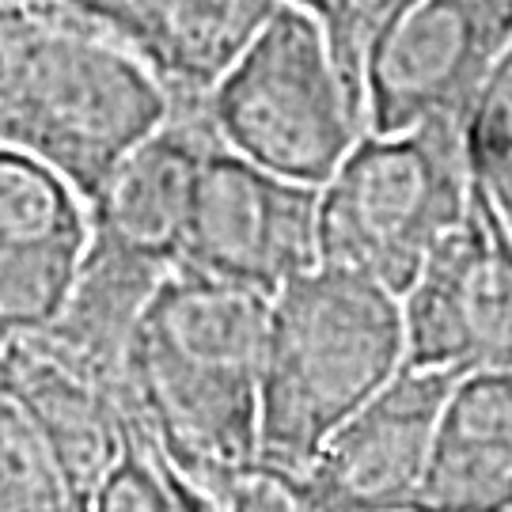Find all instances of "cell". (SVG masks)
I'll return each mask as SVG.
<instances>
[{
  "label": "cell",
  "instance_id": "cell-1",
  "mask_svg": "<svg viewBox=\"0 0 512 512\" xmlns=\"http://www.w3.org/2000/svg\"><path fill=\"white\" fill-rule=\"evenodd\" d=\"M266 319V293L171 266L137 330V418L202 512L220 475L258 459Z\"/></svg>",
  "mask_w": 512,
  "mask_h": 512
},
{
  "label": "cell",
  "instance_id": "cell-2",
  "mask_svg": "<svg viewBox=\"0 0 512 512\" xmlns=\"http://www.w3.org/2000/svg\"><path fill=\"white\" fill-rule=\"evenodd\" d=\"M175 110L137 50L61 0H0V148L61 171L92 202Z\"/></svg>",
  "mask_w": 512,
  "mask_h": 512
},
{
  "label": "cell",
  "instance_id": "cell-3",
  "mask_svg": "<svg viewBox=\"0 0 512 512\" xmlns=\"http://www.w3.org/2000/svg\"><path fill=\"white\" fill-rule=\"evenodd\" d=\"M403 365V296L357 270L315 262L270 296L258 456L300 475Z\"/></svg>",
  "mask_w": 512,
  "mask_h": 512
},
{
  "label": "cell",
  "instance_id": "cell-4",
  "mask_svg": "<svg viewBox=\"0 0 512 512\" xmlns=\"http://www.w3.org/2000/svg\"><path fill=\"white\" fill-rule=\"evenodd\" d=\"M220 145L323 186L368 129L365 92L334 50L323 19L281 0L270 23L202 99Z\"/></svg>",
  "mask_w": 512,
  "mask_h": 512
},
{
  "label": "cell",
  "instance_id": "cell-5",
  "mask_svg": "<svg viewBox=\"0 0 512 512\" xmlns=\"http://www.w3.org/2000/svg\"><path fill=\"white\" fill-rule=\"evenodd\" d=\"M463 122L365 129L319 186V262L403 296L425 258L475 205Z\"/></svg>",
  "mask_w": 512,
  "mask_h": 512
},
{
  "label": "cell",
  "instance_id": "cell-6",
  "mask_svg": "<svg viewBox=\"0 0 512 512\" xmlns=\"http://www.w3.org/2000/svg\"><path fill=\"white\" fill-rule=\"evenodd\" d=\"M512 46V0H403L365 42L368 129L463 122Z\"/></svg>",
  "mask_w": 512,
  "mask_h": 512
},
{
  "label": "cell",
  "instance_id": "cell-7",
  "mask_svg": "<svg viewBox=\"0 0 512 512\" xmlns=\"http://www.w3.org/2000/svg\"><path fill=\"white\" fill-rule=\"evenodd\" d=\"M319 262V186L213 141L175 266L274 296Z\"/></svg>",
  "mask_w": 512,
  "mask_h": 512
},
{
  "label": "cell",
  "instance_id": "cell-8",
  "mask_svg": "<svg viewBox=\"0 0 512 512\" xmlns=\"http://www.w3.org/2000/svg\"><path fill=\"white\" fill-rule=\"evenodd\" d=\"M403 319L406 365L512 372V236L482 190L403 293Z\"/></svg>",
  "mask_w": 512,
  "mask_h": 512
},
{
  "label": "cell",
  "instance_id": "cell-9",
  "mask_svg": "<svg viewBox=\"0 0 512 512\" xmlns=\"http://www.w3.org/2000/svg\"><path fill=\"white\" fill-rule=\"evenodd\" d=\"M459 376L403 365L300 467V505L323 512L418 509L444 399Z\"/></svg>",
  "mask_w": 512,
  "mask_h": 512
},
{
  "label": "cell",
  "instance_id": "cell-10",
  "mask_svg": "<svg viewBox=\"0 0 512 512\" xmlns=\"http://www.w3.org/2000/svg\"><path fill=\"white\" fill-rule=\"evenodd\" d=\"M92 243V202L61 171L0 148V338L42 330Z\"/></svg>",
  "mask_w": 512,
  "mask_h": 512
},
{
  "label": "cell",
  "instance_id": "cell-11",
  "mask_svg": "<svg viewBox=\"0 0 512 512\" xmlns=\"http://www.w3.org/2000/svg\"><path fill=\"white\" fill-rule=\"evenodd\" d=\"M0 376L12 384L50 444L73 509H92L95 490L126 440V406L42 330L0 338Z\"/></svg>",
  "mask_w": 512,
  "mask_h": 512
},
{
  "label": "cell",
  "instance_id": "cell-12",
  "mask_svg": "<svg viewBox=\"0 0 512 512\" xmlns=\"http://www.w3.org/2000/svg\"><path fill=\"white\" fill-rule=\"evenodd\" d=\"M213 141L217 133L205 122L202 103H175L164 122L118 160L92 198V236L175 266Z\"/></svg>",
  "mask_w": 512,
  "mask_h": 512
},
{
  "label": "cell",
  "instance_id": "cell-13",
  "mask_svg": "<svg viewBox=\"0 0 512 512\" xmlns=\"http://www.w3.org/2000/svg\"><path fill=\"white\" fill-rule=\"evenodd\" d=\"M167 270H171L167 262L92 236L65 304L42 327V334L57 349H65L76 365H84L118 395L129 418H137V395H133L137 330Z\"/></svg>",
  "mask_w": 512,
  "mask_h": 512
},
{
  "label": "cell",
  "instance_id": "cell-14",
  "mask_svg": "<svg viewBox=\"0 0 512 512\" xmlns=\"http://www.w3.org/2000/svg\"><path fill=\"white\" fill-rule=\"evenodd\" d=\"M418 509L512 512V372H467L452 384Z\"/></svg>",
  "mask_w": 512,
  "mask_h": 512
},
{
  "label": "cell",
  "instance_id": "cell-15",
  "mask_svg": "<svg viewBox=\"0 0 512 512\" xmlns=\"http://www.w3.org/2000/svg\"><path fill=\"white\" fill-rule=\"evenodd\" d=\"M277 8L281 0H171L137 54L175 103H202Z\"/></svg>",
  "mask_w": 512,
  "mask_h": 512
},
{
  "label": "cell",
  "instance_id": "cell-16",
  "mask_svg": "<svg viewBox=\"0 0 512 512\" xmlns=\"http://www.w3.org/2000/svg\"><path fill=\"white\" fill-rule=\"evenodd\" d=\"M73 512L69 486L31 410L0 376V512Z\"/></svg>",
  "mask_w": 512,
  "mask_h": 512
},
{
  "label": "cell",
  "instance_id": "cell-17",
  "mask_svg": "<svg viewBox=\"0 0 512 512\" xmlns=\"http://www.w3.org/2000/svg\"><path fill=\"white\" fill-rule=\"evenodd\" d=\"M95 512H129V509H148V512H202V501L194 490L183 482L175 471V463L167 459L160 440L152 437L141 418L126 421V440L122 452L114 459L107 478L99 482L92 497Z\"/></svg>",
  "mask_w": 512,
  "mask_h": 512
},
{
  "label": "cell",
  "instance_id": "cell-18",
  "mask_svg": "<svg viewBox=\"0 0 512 512\" xmlns=\"http://www.w3.org/2000/svg\"><path fill=\"white\" fill-rule=\"evenodd\" d=\"M463 141L475 186L512 236V46L467 110Z\"/></svg>",
  "mask_w": 512,
  "mask_h": 512
},
{
  "label": "cell",
  "instance_id": "cell-19",
  "mask_svg": "<svg viewBox=\"0 0 512 512\" xmlns=\"http://www.w3.org/2000/svg\"><path fill=\"white\" fill-rule=\"evenodd\" d=\"M296 4H304L308 12L323 19V27L330 31L334 38V50L338 57L346 61V69L357 76V84H361V57H365V42L368 35L376 31V23L391 12V8H399L403 0H296ZM365 92V88H361Z\"/></svg>",
  "mask_w": 512,
  "mask_h": 512
},
{
  "label": "cell",
  "instance_id": "cell-20",
  "mask_svg": "<svg viewBox=\"0 0 512 512\" xmlns=\"http://www.w3.org/2000/svg\"><path fill=\"white\" fill-rule=\"evenodd\" d=\"M61 4L92 19L107 35L122 38L129 50H141V42L156 27V19L167 12L171 0H61Z\"/></svg>",
  "mask_w": 512,
  "mask_h": 512
}]
</instances>
